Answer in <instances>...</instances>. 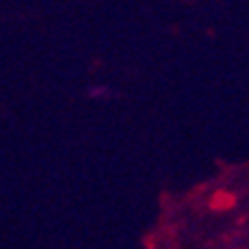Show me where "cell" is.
I'll return each mask as SVG.
<instances>
[{
  "label": "cell",
  "instance_id": "obj_1",
  "mask_svg": "<svg viewBox=\"0 0 249 249\" xmlns=\"http://www.w3.org/2000/svg\"><path fill=\"white\" fill-rule=\"evenodd\" d=\"M110 87H91V96H107Z\"/></svg>",
  "mask_w": 249,
  "mask_h": 249
}]
</instances>
